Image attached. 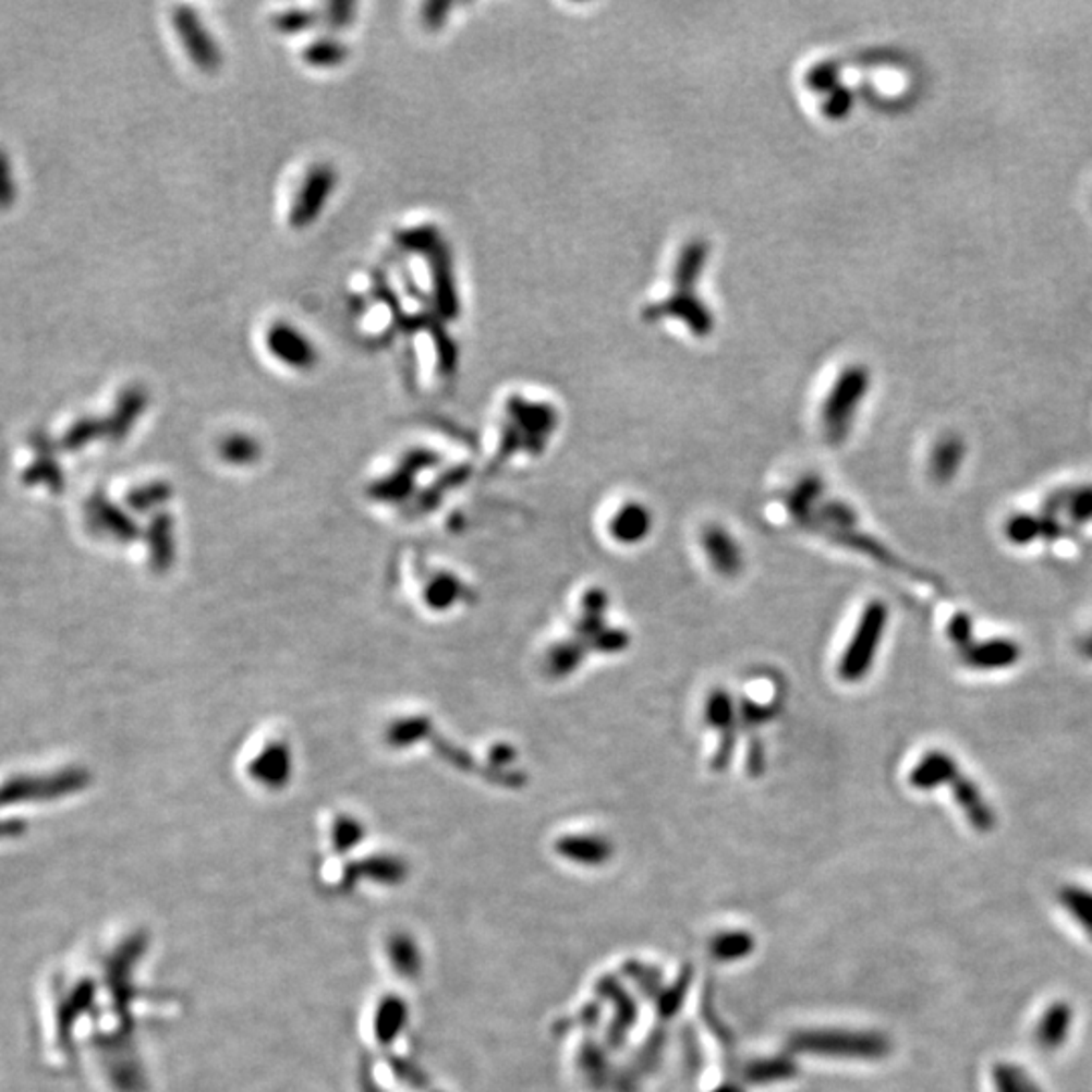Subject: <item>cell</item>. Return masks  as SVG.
I'll list each match as a JSON object with an SVG mask.
<instances>
[{
    "mask_svg": "<svg viewBox=\"0 0 1092 1092\" xmlns=\"http://www.w3.org/2000/svg\"><path fill=\"white\" fill-rule=\"evenodd\" d=\"M886 619L888 611L884 603H870L864 609L838 664V674L844 682L854 684L870 672L872 662L878 654V644L883 642Z\"/></svg>",
    "mask_w": 1092,
    "mask_h": 1092,
    "instance_id": "1",
    "label": "cell"
},
{
    "mask_svg": "<svg viewBox=\"0 0 1092 1092\" xmlns=\"http://www.w3.org/2000/svg\"><path fill=\"white\" fill-rule=\"evenodd\" d=\"M401 241H403V245L409 247V250L425 253L429 257L432 271H434V290L437 306H439L441 314L446 318H456L458 316V308H460V302H458L456 283H453L451 257H449L448 247L444 245V241L437 235V231H434V229L407 231V233L401 235Z\"/></svg>",
    "mask_w": 1092,
    "mask_h": 1092,
    "instance_id": "2",
    "label": "cell"
},
{
    "mask_svg": "<svg viewBox=\"0 0 1092 1092\" xmlns=\"http://www.w3.org/2000/svg\"><path fill=\"white\" fill-rule=\"evenodd\" d=\"M174 27L179 31L186 53L195 61L198 70L213 73L221 68V51L191 7H179L174 11Z\"/></svg>",
    "mask_w": 1092,
    "mask_h": 1092,
    "instance_id": "3",
    "label": "cell"
},
{
    "mask_svg": "<svg viewBox=\"0 0 1092 1092\" xmlns=\"http://www.w3.org/2000/svg\"><path fill=\"white\" fill-rule=\"evenodd\" d=\"M337 186V170L328 165H320L316 169L310 170L306 182L295 198L290 223L295 229H306L310 223H314L320 215L330 193Z\"/></svg>",
    "mask_w": 1092,
    "mask_h": 1092,
    "instance_id": "4",
    "label": "cell"
},
{
    "mask_svg": "<svg viewBox=\"0 0 1092 1092\" xmlns=\"http://www.w3.org/2000/svg\"><path fill=\"white\" fill-rule=\"evenodd\" d=\"M267 347L276 359L294 368H310L316 363V349L290 324H276L267 335Z\"/></svg>",
    "mask_w": 1092,
    "mask_h": 1092,
    "instance_id": "5",
    "label": "cell"
},
{
    "mask_svg": "<svg viewBox=\"0 0 1092 1092\" xmlns=\"http://www.w3.org/2000/svg\"><path fill=\"white\" fill-rule=\"evenodd\" d=\"M702 548H704V553H706L716 573L723 574V577H735V574L741 573L742 567H744L741 545L737 543V538L732 534L728 533L727 529L708 526L702 533Z\"/></svg>",
    "mask_w": 1092,
    "mask_h": 1092,
    "instance_id": "6",
    "label": "cell"
},
{
    "mask_svg": "<svg viewBox=\"0 0 1092 1092\" xmlns=\"http://www.w3.org/2000/svg\"><path fill=\"white\" fill-rule=\"evenodd\" d=\"M652 514L644 505L630 502L621 506L609 522V533L621 545H638L652 531Z\"/></svg>",
    "mask_w": 1092,
    "mask_h": 1092,
    "instance_id": "7",
    "label": "cell"
},
{
    "mask_svg": "<svg viewBox=\"0 0 1092 1092\" xmlns=\"http://www.w3.org/2000/svg\"><path fill=\"white\" fill-rule=\"evenodd\" d=\"M347 56H349V51L342 43L326 39V41L312 43L304 53V59L314 68H335L338 63H342Z\"/></svg>",
    "mask_w": 1092,
    "mask_h": 1092,
    "instance_id": "8",
    "label": "cell"
},
{
    "mask_svg": "<svg viewBox=\"0 0 1092 1092\" xmlns=\"http://www.w3.org/2000/svg\"><path fill=\"white\" fill-rule=\"evenodd\" d=\"M1063 902L1070 917L1092 935V893L1084 888H1070L1063 895Z\"/></svg>",
    "mask_w": 1092,
    "mask_h": 1092,
    "instance_id": "9",
    "label": "cell"
},
{
    "mask_svg": "<svg viewBox=\"0 0 1092 1092\" xmlns=\"http://www.w3.org/2000/svg\"><path fill=\"white\" fill-rule=\"evenodd\" d=\"M16 177L13 160L0 148V210L11 209L16 201Z\"/></svg>",
    "mask_w": 1092,
    "mask_h": 1092,
    "instance_id": "10",
    "label": "cell"
},
{
    "mask_svg": "<svg viewBox=\"0 0 1092 1092\" xmlns=\"http://www.w3.org/2000/svg\"><path fill=\"white\" fill-rule=\"evenodd\" d=\"M316 19H318V14L316 13L294 9V11H286V13L278 14L276 16V27L283 31V33H298V31L308 28Z\"/></svg>",
    "mask_w": 1092,
    "mask_h": 1092,
    "instance_id": "11",
    "label": "cell"
},
{
    "mask_svg": "<svg viewBox=\"0 0 1092 1092\" xmlns=\"http://www.w3.org/2000/svg\"><path fill=\"white\" fill-rule=\"evenodd\" d=\"M326 11H328V23L332 27H344L351 23L354 7L352 4H330Z\"/></svg>",
    "mask_w": 1092,
    "mask_h": 1092,
    "instance_id": "12",
    "label": "cell"
}]
</instances>
